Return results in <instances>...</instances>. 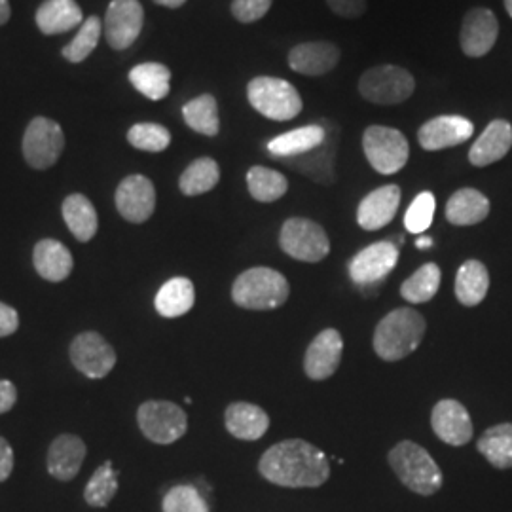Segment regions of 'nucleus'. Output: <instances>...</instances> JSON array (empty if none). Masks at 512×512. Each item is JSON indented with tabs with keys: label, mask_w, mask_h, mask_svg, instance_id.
Masks as SVG:
<instances>
[{
	"label": "nucleus",
	"mask_w": 512,
	"mask_h": 512,
	"mask_svg": "<svg viewBox=\"0 0 512 512\" xmlns=\"http://www.w3.org/2000/svg\"><path fill=\"white\" fill-rule=\"evenodd\" d=\"M258 473L281 488H319L329 480L330 463L308 440H281L262 454Z\"/></svg>",
	"instance_id": "f257e3e1"
},
{
	"label": "nucleus",
	"mask_w": 512,
	"mask_h": 512,
	"mask_svg": "<svg viewBox=\"0 0 512 512\" xmlns=\"http://www.w3.org/2000/svg\"><path fill=\"white\" fill-rule=\"evenodd\" d=\"M427 321L414 308L389 311L374 330V351L384 361H401L420 348Z\"/></svg>",
	"instance_id": "f03ea898"
},
{
	"label": "nucleus",
	"mask_w": 512,
	"mask_h": 512,
	"mask_svg": "<svg viewBox=\"0 0 512 512\" xmlns=\"http://www.w3.org/2000/svg\"><path fill=\"white\" fill-rule=\"evenodd\" d=\"M389 465L404 486L414 494L435 495L444 484V476L431 454L412 440L399 442L389 452Z\"/></svg>",
	"instance_id": "7ed1b4c3"
},
{
	"label": "nucleus",
	"mask_w": 512,
	"mask_h": 512,
	"mask_svg": "<svg viewBox=\"0 0 512 512\" xmlns=\"http://www.w3.org/2000/svg\"><path fill=\"white\" fill-rule=\"evenodd\" d=\"M289 294L287 277L264 266L245 270L232 285V300L243 310H277L289 300Z\"/></svg>",
	"instance_id": "20e7f679"
},
{
	"label": "nucleus",
	"mask_w": 512,
	"mask_h": 512,
	"mask_svg": "<svg viewBox=\"0 0 512 512\" xmlns=\"http://www.w3.org/2000/svg\"><path fill=\"white\" fill-rule=\"evenodd\" d=\"M251 107L275 122L293 120L302 112V97L293 84L274 76H258L247 86Z\"/></svg>",
	"instance_id": "39448f33"
},
{
	"label": "nucleus",
	"mask_w": 512,
	"mask_h": 512,
	"mask_svg": "<svg viewBox=\"0 0 512 512\" xmlns=\"http://www.w3.org/2000/svg\"><path fill=\"white\" fill-rule=\"evenodd\" d=\"M279 245L285 255L310 264L325 260L330 253L329 236L323 226L302 217L285 220L279 234Z\"/></svg>",
	"instance_id": "423d86ee"
},
{
	"label": "nucleus",
	"mask_w": 512,
	"mask_h": 512,
	"mask_svg": "<svg viewBox=\"0 0 512 512\" xmlns=\"http://www.w3.org/2000/svg\"><path fill=\"white\" fill-rule=\"evenodd\" d=\"M414 88V76L397 65L368 69L359 80V93L374 105H399L412 97Z\"/></svg>",
	"instance_id": "0eeeda50"
},
{
	"label": "nucleus",
	"mask_w": 512,
	"mask_h": 512,
	"mask_svg": "<svg viewBox=\"0 0 512 512\" xmlns=\"http://www.w3.org/2000/svg\"><path fill=\"white\" fill-rule=\"evenodd\" d=\"M137 423L143 435L154 444H173L183 439L188 429L186 412L169 401H147L137 410Z\"/></svg>",
	"instance_id": "6e6552de"
},
{
	"label": "nucleus",
	"mask_w": 512,
	"mask_h": 512,
	"mask_svg": "<svg viewBox=\"0 0 512 512\" xmlns=\"http://www.w3.org/2000/svg\"><path fill=\"white\" fill-rule=\"evenodd\" d=\"M366 160L378 173L395 175L408 162L410 147L399 129L370 126L363 135Z\"/></svg>",
	"instance_id": "1a4fd4ad"
},
{
	"label": "nucleus",
	"mask_w": 512,
	"mask_h": 512,
	"mask_svg": "<svg viewBox=\"0 0 512 512\" xmlns=\"http://www.w3.org/2000/svg\"><path fill=\"white\" fill-rule=\"evenodd\" d=\"M65 148L61 126L44 116H37L23 135V158L35 169H50Z\"/></svg>",
	"instance_id": "9d476101"
},
{
	"label": "nucleus",
	"mask_w": 512,
	"mask_h": 512,
	"mask_svg": "<svg viewBox=\"0 0 512 512\" xmlns=\"http://www.w3.org/2000/svg\"><path fill=\"white\" fill-rule=\"evenodd\" d=\"M71 363L90 380H103L116 366V351L97 332L78 334L69 349Z\"/></svg>",
	"instance_id": "9b49d317"
},
{
	"label": "nucleus",
	"mask_w": 512,
	"mask_h": 512,
	"mask_svg": "<svg viewBox=\"0 0 512 512\" xmlns=\"http://www.w3.org/2000/svg\"><path fill=\"white\" fill-rule=\"evenodd\" d=\"M399 262V247L391 241L368 245L349 260V277L359 287H370L384 281Z\"/></svg>",
	"instance_id": "f8f14e48"
},
{
	"label": "nucleus",
	"mask_w": 512,
	"mask_h": 512,
	"mask_svg": "<svg viewBox=\"0 0 512 512\" xmlns=\"http://www.w3.org/2000/svg\"><path fill=\"white\" fill-rule=\"evenodd\" d=\"M145 10L139 0H112L105 14V37L110 48L126 50L143 29Z\"/></svg>",
	"instance_id": "ddd939ff"
},
{
	"label": "nucleus",
	"mask_w": 512,
	"mask_h": 512,
	"mask_svg": "<svg viewBox=\"0 0 512 512\" xmlns=\"http://www.w3.org/2000/svg\"><path fill=\"white\" fill-rule=\"evenodd\" d=\"M116 209L133 224L147 222L156 209V190L145 175H129L116 188Z\"/></svg>",
	"instance_id": "4468645a"
},
{
	"label": "nucleus",
	"mask_w": 512,
	"mask_h": 512,
	"mask_svg": "<svg viewBox=\"0 0 512 512\" xmlns=\"http://www.w3.org/2000/svg\"><path fill=\"white\" fill-rule=\"evenodd\" d=\"M344 351L342 334L336 329L321 330L311 340L306 357H304V372L313 382L329 380L336 374Z\"/></svg>",
	"instance_id": "2eb2a0df"
},
{
	"label": "nucleus",
	"mask_w": 512,
	"mask_h": 512,
	"mask_svg": "<svg viewBox=\"0 0 512 512\" xmlns=\"http://www.w3.org/2000/svg\"><path fill=\"white\" fill-rule=\"evenodd\" d=\"M431 427L442 442L450 446H465L473 439V421L467 408L454 399L435 404L431 412Z\"/></svg>",
	"instance_id": "dca6fc26"
},
{
	"label": "nucleus",
	"mask_w": 512,
	"mask_h": 512,
	"mask_svg": "<svg viewBox=\"0 0 512 512\" xmlns=\"http://www.w3.org/2000/svg\"><path fill=\"white\" fill-rule=\"evenodd\" d=\"M475 133L471 120L463 116H437L421 126L418 141L423 150L437 152L444 148L458 147L469 141Z\"/></svg>",
	"instance_id": "f3484780"
},
{
	"label": "nucleus",
	"mask_w": 512,
	"mask_h": 512,
	"mask_svg": "<svg viewBox=\"0 0 512 512\" xmlns=\"http://www.w3.org/2000/svg\"><path fill=\"white\" fill-rule=\"evenodd\" d=\"M499 35V23L494 12L486 8L471 10L461 25V50L469 57H482L494 48Z\"/></svg>",
	"instance_id": "a211bd4d"
},
{
	"label": "nucleus",
	"mask_w": 512,
	"mask_h": 512,
	"mask_svg": "<svg viewBox=\"0 0 512 512\" xmlns=\"http://www.w3.org/2000/svg\"><path fill=\"white\" fill-rule=\"evenodd\" d=\"M401 203V188L397 184H387L376 188L363 198L357 209V222L363 230L374 232L382 230L391 220L395 219Z\"/></svg>",
	"instance_id": "6ab92c4d"
},
{
	"label": "nucleus",
	"mask_w": 512,
	"mask_h": 512,
	"mask_svg": "<svg viewBox=\"0 0 512 512\" xmlns=\"http://www.w3.org/2000/svg\"><path fill=\"white\" fill-rule=\"evenodd\" d=\"M86 454V442L80 437L59 435L48 450V473L61 482L73 480L74 476L80 473Z\"/></svg>",
	"instance_id": "aec40b11"
},
{
	"label": "nucleus",
	"mask_w": 512,
	"mask_h": 512,
	"mask_svg": "<svg viewBox=\"0 0 512 512\" xmlns=\"http://www.w3.org/2000/svg\"><path fill=\"white\" fill-rule=\"evenodd\" d=\"M340 50L330 42H304L294 46L289 54V67L298 74L321 76L338 65Z\"/></svg>",
	"instance_id": "412c9836"
},
{
	"label": "nucleus",
	"mask_w": 512,
	"mask_h": 512,
	"mask_svg": "<svg viewBox=\"0 0 512 512\" xmlns=\"http://www.w3.org/2000/svg\"><path fill=\"white\" fill-rule=\"evenodd\" d=\"M512 147V126L505 120H494L469 150V162L486 167L503 160Z\"/></svg>",
	"instance_id": "4be33fe9"
},
{
	"label": "nucleus",
	"mask_w": 512,
	"mask_h": 512,
	"mask_svg": "<svg viewBox=\"0 0 512 512\" xmlns=\"http://www.w3.org/2000/svg\"><path fill=\"white\" fill-rule=\"evenodd\" d=\"M224 423L232 437L253 442L266 435L270 416L256 404L232 403L224 412Z\"/></svg>",
	"instance_id": "5701e85b"
},
{
	"label": "nucleus",
	"mask_w": 512,
	"mask_h": 512,
	"mask_svg": "<svg viewBox=\"0 0 512 512\" xmlns=\"http://www.w3.org/2000/svg\"><path fill=\"white\" fill-rule=\"evenodd\" d=\"M33 264L37 274L52 283L65 281L74 268L71 251L57 239L38 241L33 251Z\"/></svg>",
	"instance_id": "b1692460"
},
{
	"label": "nucleus",
	"mask_w": 512,
	"mask_h": 512,
	"mask_svg": "<svg viewBox=\"0 0 512 512\" xmlns=\"http://www.w3.org/2000/svg\"><path fill=\"white\" fill-rule=\"evenodd\" d=\"M327 129L319 124L293 129L289 133H283L268 143V152L275 158H298L302 154H308L311 150L325 145L327 141Z\"/></svg>",
	"instance_id": "393cba45"
},
{
	"label": "nucleus",
	"mask_w": 512,
	"mask_h": 512,
	"mask_svg": "<svg viewBox=\"0 0 512 512\" xmlns=\"http://www.w3.org/2000/svg\"><path fill=\"white\" fill-rule=\"evenodd\" d=\"M84 23V14L74 0H46L37 10V25L42 35L67 33Z\"/></svg>",
	"instance_id": "a878e982"
},
{
	"label": "nucleus",
	"mask_w": 512,
	"mask_h": 512,
	"mask_svg": "<svg viewBox=\"0 0 512 512\" xmlns=\"http://www.w3.org/2000/svg\"><path fill=\"white\" fill-rule=\"evenodd\" d=\"M490 215V200L475 188H461L446 203V219L454 226H473Z\"/></svg>",
	"instance_id": "bb28decb"
},
{
	"label": "nucleus",
	"mask_w": 512,
	"mask_h": 512,
	"mask_svg": "<svg viewBox=\"0 0 512 512\" xmlns=\"http://www.w3.org/2000/svg\"><path fill=\"white\" fill-rule=\"evenodd\" d=\"M194 302H196L194 283L186 277L169 279L165 285H162V289L154 298L156 311L167 319H175V317H181L184 313H188L192 310Z\"/></svg>",
	"instance_id": "cd10ccee"
},
{
	"label": "nucleus",
	"mask_w": 512,
	"mask_h": 512,
	"mask_svg": "<svg viewBox=\"0 0 512 512\" xmlns=\"http://www.w3.org/2000/svg\"><path fill=\"white\" fill-rule=\"evenodd\" d=\"M490 289L488 268L480 260H467L461 264L456 275V298L463 306L475 308Z\"/></svg>",
	"instance_id": "c85d7f7f"
},
{
	"label": "nucleus",
	"mask_w": 512,
	"mask_h": 512,
	"mask_svg": "<svg viewBox=\"0 0 512 512\" xmlns=\"http://www.w3.org/2000/svg\"><path fill=\"white\" fill-rule=\"evenodd\" d=\"M63 220L78 241L88 243L97 234L99 219L93 203L84 194H71L63 202Z\"/></svg>",
	"instance_id": "c756f323"
},
{
	"label": "nucleus",
	"mask_w": 512,
	"mask_h": 512,
	"mask_svg": "<svg viewBox=\"0 0 512 512\" xmlns=\"http://www.w3.org/2000/svg\"><path fill=\"white\" fill-rule=\"evenodd\" d=\"M476 450L492 463L495 469L512 467V423H499L490 427L478 442Z\"/></svg>",
	"instance_id": "7c9ffc66"
},
{
	"label": "nucleus",
	"mask_w": 512,
	"mask_h": 512,
	"mask_svg": "<svg viewBox=\"0 0 512 512\" xmlns=\"http://www.w3.org/2000/svg\"><path fill=\"white\" fill-rule=\"evenodd\" d=\"M129 82L150 101H162L169 95L171 71L162 63H141L129 71Z\"/></svg>",
	"instance_id": "2f4dec72"
},
{
	"label": "nucleus",
	"mask_w": 512,
	"mask_h": 512,
	"mask_svg": "<svg viewBox=\"0 0 512 512\" xmlns=\"http://www.w3.org/2000/svg\"><path fill=\"white\" fill-rule=\"evenodd\" d=\"M183 118L186 126L207 137H215L219 133V105L217 99L209 93L188 101L183 107Z\"/></svg>",
	"instance_id": "473e14b6"
},
{
	"label": "nucleus",
	"mask_w": 512,
	"mask_h": 512,
	"mask_svg": "<svg viewBox=\"0 0 512 512\" xmlns=\"http://www.w3.org/2000/svg\"><path fill=\"white\" fill-rule=\"evenodd\" d=\"M247 186H249V194L255 198L256 202L260 203L277 202L289 190V183H287L285 175H281L279 171L270 169V167H262V165H255L249 169Z\"/></svg>",
	"instance_id": "72a5a7b5"
},
{
	"label": "nucleus",
	"mask_w": 512,
	"mask_h": 512,
	"mask_svg": "<svg viewBox=\"0 0 512 512\" xmlns=\"http://www.w3.org/2000/svg\"><path fill=\"white\" fill-rule=\"evenodd\" d=\"M219 181V164L213 158H198L184 169L179 179V188L184 196H200L211 192Z\"/></svg>",
	"instance_id": "f704fd0d"
},
{
	"label": "nucleus",
	"mask_w": 512,
	"mask_h": 512,
	"mask_svg": "<svg viewBox=\"0 0 512 512\" xmlns=\"http://www.w3.org/2000/svg\"><path fill=\"white\" fill-rule=\"evenodd\" d=\"M440 279L442 274L435 262L423 264L401 285V296L410 304H425L439 293Z\"/></svg>",
	"instance_id": "c9c22d12"
},
{
	"label": "nucleus",
	"mask_w": 512,
	"mask_h": 512,
	"mask_svg": "<svg viewBox=\"0 0 512 512\" xmlns=\"http://www.w3.org/2000/svg\"><path fill=\"white\" fill-rule=\"evenodd\" d=\"M332 158H334V148L330 145V137L327 135L325 145L311 150L308 154H302L298 158H289V164H293L294 169L306 173L313 181L329 184L334 179Z\"/></svg>",
	"instance_id": "e433bc0d"
},
{
	"label": "nucleus",
	"mask_w": 512,
	"mask_h": 512,
	"mask_svg": "<svg viewBox=\"0 0 512 512\" xmlns=\"http://www.w3.org/2000/svg\"><path fill=\"white\" fill-rule=\"evenodd\" d=\"M116 492H118V473L112 469V461H105L90 478L84 490V499L90 507L105 509L109 507Z\"/></svg>",
	"instance_id": "4c0bfd02"
},
{
	"label": "nucleus",
	"mask_w": 512,
	"mask_h": 512,
	"mask_svg": "<svg viewBox=\"0 0 512 512\" xmlns=\"http://www.w3.org/2000/svg\"><path fill=\"white\" fill-rule=\"evenodd\" d=\"M101 31H103V21L97 16H90L80 25V31L73 38V42L63 48V57L71 63H82L97 48Z\"/></svg>",
	"instance_id": "58836bf2"
},
{
	"label": "nucleus",
	"mask_w": 512,
	"mask_h": 512,
	"mask_svg": "<svg viewBox=\"0 0 512 512\" xmlns=\"http://www.w3.org/2000/svg\"><path fill=\"white\" fill-rule=\"evenodd\" d=\"M128 141L131 147L145 152H162L171 145V133L160 124H135L128 131Z\"/></svg>",
	"instance_id": "ea45409f"
},
{
	"label": "nucleus",
	"mask_w": 512,
	"mask_h": 512,
	"mask_svg": "<svg viewBox=\"0 0 512 512\" xmlns=\"http://www.w3.org/2000/svg\"><path fill=\"white\" fill-rule=\"evenodd\" d=\"M164 512H211L207 501L194 486H175L164 495Z\"/></svg>",
	"instance_id": "a19ab883"
},
{
	"label": "nucleus",
	"mask_w": 512,
	"mask_h": 512,
	"mask_svg": "<svg viewBox=\"0 0 512 512\" xmlns=\"http://www.w3.org/2000/svg\"><path fill=\"white\" fill-rule=\"evenodd\" d=\"M437 202L431 192H421L416 196V200L410 203L406 215H404V226L410 234H423L435 217Z\"/></svg>",
	"instance_id": "79ce46f5"
},
{
	"label": "nucleus",
	"mask_w": 512,
	"mask_h": 512,
	"mask_svg": "<svg viewBox=\"0 0 512 512\" xmlns=\"http://www.w3.org/2000/svg\"><path fill=\"white\" fill-rule=\"evenodd\" d=\"M274 0H234L232 14L241 23H253L264 18L272 8Z\"/></svg>",
	"instance_id": "37998d69"
},
{
	"label": "nucleus",
	"mask_w": 512,
	"mask_h": 512,
	"mask_svg": "<svg viewBox=\"0 0 512 512\" xmlns=\"http://www.w3.org/2000/svg\"><path fill=\"white\" fill-rule=\"evenodd\" d=\"M330 10L340 18L357 19L365 14L366 0H327Z\"/></svg>",
	"instance_id": "c03bdc74"
},
{
	"label": "nucleus",
	"mask_w": 512,
	"mask_h": 512,
	"mask_svg": "<svg viewBox=\"0 0 512 512\" xmlns=\"http://www.w3.org/2000/svg\"><path fill=\"white\" fill-rule=\"evenodd\" d=\"M19 327L18 311L14 310L12 306L0 302V338L12 336Z\"/></svg>",
	"instance_id": "a18cd8bd"
},
{
	"label": "nucleus",
	"mask_w": 512,
	"mask_h": 512,
	"mask_svg": "<svg viewBox=\"0 0 512 512\" xmlns=\"http://www.w3.org/2000/svg\"><path fill=\"white\" fill-rule=\"evenodd\" d=\"M14 471V450L10 442L0 437V482H4Z\"/></svg>",
	"instance_id": "49530a36"
},
{
	"label": "nucleus",
	"mask_w": 512,
	"mask_h": 512,
	"mask_svg": "<svg viewBox=\"0 0 512 512\" xmlns=\"http://www.w3.org/2000/svg\"><path fill=\"white\" fill-rule=\"evenodd\" d=\"M18 401V389L10 380H0V414H6Z\"/></svg>",
	"instance_id": "de8ad7c7"
},
{
	"label": "nucleus",
	"mask_w": 512,
	"mask_h": 512,
	"mask_svg": "<svg viewBox=\"0 0 512 512\" xmlns=\"http://www.w3.org/2000/svg\"><path fill=\"white\" fill-rule=\"evenodd\" d=\"M12 16V8L8 0H0V25L8 23V19Z\"/></svg>",
	"instance_id": "09e8293b"
},
{
	"label": "nucleus",
	"mask_w": 512,
	"mask_h": 512,
	"mask_svg": "<svg viewBox=\"0 0 512 512\" xmlns=\"http://www.w3.org/2000/svg\"><path fill=\"white\" fill-rule=\"evenodd\" d=\"M154 2L165 8H181L186 0H154Z\"/></svg>",
	"instance_id": "8fccbe9b"
},
{
	"label": "nucleus",
	"mask_w": 512,
	"mask_h": 512,
	"mask_svg": "<svg viewBox=\"0 0 512 512\" xmlns=\"http://www.w3.org/2000/svg\"><path fill=\"white\" fill-rule=\"evenodd\" d=\"M416 245H418V249H429L431 245H433V239L431 238H420L416 241Z\"/></svg>",
	"instance_id": "3c124183"
},
{
	"label": "nucleus",
	"mask_w": 512,
	"mask_h": 512,
	"mask_svg": "<svg viewBox=\"0 0 512 512\" xmlns=\"http://www.w3.org/2000/svg\"><path fill=\"white\" fill-rule=\"evenodd\" d=\"M505 8H507V12H509V16L512 18V0H505Z\"/></svg>",
	"instance_id": "603ef678"
}]
</instances>
